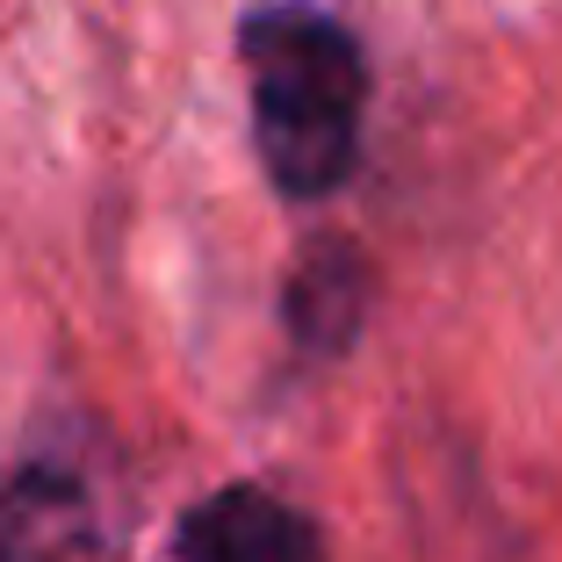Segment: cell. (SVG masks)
<instances>
[{
  "label": "cell",
  "mask_w": 562,
  "mask_h": 562,
  "mask_svg": "<svg viewBox=\"0 0 562 562\" xmlns=\"http://www.w3.org/2000/svg\"><path fill=\"white\" fill-rule=\"evenodd\" d=\"M116 505L72 454H0V562H116Z\"/></svg>",
  "instance_id": "cell-2"
},
{
  "label": "cell",
  "mask_w": 562,
  "mask_h": 562,
  "mask_svg": "<svg viewBox=\"0 0 562 562\" xmlns=\"http://www.w3.org/2000/svg\"><path fill=\"white\" fill-rule=\"evenodd\" d=\"M166 562H331L325 527L267 483H224L173 519Z\"/></svg>",
  "instance_id": "cell-3"
},
{
  "label": "cell",
  "mask_w": 562,
  "mask_h": 562,
  "mask_svg": "<svg viewBox=\"0 0 562 562\" xmlns=\"http://www.w3.org/2000/svg\"><path fill=\"white\" fill-rule=\"evenodd\" d=\"M246 58V101H252V145L267 181L289 202H325L361 166V123H368V58L347 22L303 0L252 8L238 30Z\"/></svg>",
  "instance_id": "cell-1"
},
{
  "label": "cell",
  "mask_w": 562,
  "mask_h": 562,
  "mask_svg": "<svg viewBox=\"0 0 562 562\" xmlns=\"http://www.w3.org/2000/svg\"><path fill=\"white\" fill-rule=\"evenodd\" d=\"M368 260L353 238H311L289 267V289H281V325L311 361L347 353L368 325Z\"/></svg>",
  "instance_id": "cell-4"
}]
</instances>
